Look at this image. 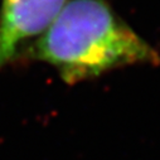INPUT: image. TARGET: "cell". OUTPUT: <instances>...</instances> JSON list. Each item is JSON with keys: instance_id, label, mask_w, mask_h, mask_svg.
<instances>
[{"instance_id": "2", "label": "cell", "mask_w": 160, "mask_h": 160, "mask_svg": "<svg viewBox=\"0 0 160 160\" xmlns=\"http://www.w3.org/2000/svg\"><path fill=\"white\" fill-rule=\"evenodd\" d=\"M67 0H2L0 72L20 58L56 19Z\"/></svg>"}, {"instance_id": "1", "label": "cell", "mask_w": 160, "mask_h": 160, "mask_svg": "<svg viewBox=\"0 0 160 160\" xmlns=\"http://www.w3.org/2000/svg\"><path fill=\"white\" fill-rule=\"evenodd\" d=\"M25 57L52 66L69 86L117 68L160 63L159 52L106 0H67Z\"/></svg>"}]
</instances>
